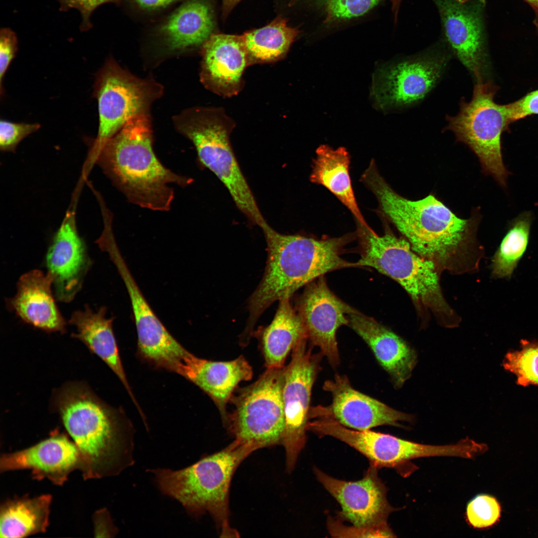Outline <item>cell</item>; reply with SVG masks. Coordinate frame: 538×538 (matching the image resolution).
<instances>
[{
  "label": "cell",
  "mask_w": 538,
  "mask_h": 538,
  "mask_svg": "<svg viewBox=\"0 0 538 538\" xmlns=\"http://www.w3.org/2000/svg\"><path fill=\"white\" fill-rule=\"evenodd\" d=\"M498 89L490 80L476 82L471 100L462 98L459 113L446 116L445 130L452 132L458 141L474 152L484 173L506 188L510 173L503 161L501 135L510 123L506 105L495 101Z\"/></svg>",
  "instance_id": "ba28073f"
},
{
  "label": "cell",
  "mask_w": 538,
  "mask_h": 538,
  "mask_svg": "<svg viewBox=\"0 0 538 538\" xmlns=\"http://www.w3.org/2000/svg\"><path fill=\"white\" fill-rule=\"evenodd\" d=\"M60 4V10L67 11L70 8L78 10L82 17L80 26L82 31H87L92 27L90 16L99 6L106 3L118 4L121 0H57Z\"/></svg>",
  "instance_id": "8d00e7d4"
},
{
  "label": "cell",
  "mask_w": 538,
  "mask_h": 538,
  "mask_svg": "<svg viewBox=\"0 0 538 538\" xmlns=\"http://www.w3.org/2000/svg\"><path fill=\"white\" fill-rule=\"evenodd\" d=\"M256 450L234 440L223 449L179 470L153 471L163 493L178 501L191 514L208 512L222 534L228 524L229 495L232 477L240 463Z\"/></svg>",
  "instance_id": "5b68a950"
},
{
  "label": "cell",
  "mask_w": 538,
  "mask_h": 538,
  "mask_svg": "<svg viewBox=\"0 0 538 538\" xmlns=\"http://www.w3.org/2000/svg\"><path fill=\"white\" fill-rule=\"evenodd\" d=\"M381 209L418 255L436 265H447L471 244L478 223L475 216L458 217L434 195L410 200L395 191L371 162L361 179Z\"/></svg>",
  "instance_id": "3957f363"
},
{
  "label": "cell",
  "mask_w": 538,
  "mask_h": 538,
  "mask_svg": "<svg viewBox=\"0 0 538 538\" xmlns=\"http://www.w3.org/2000/svg\"><path fill=\"white\" fill-rule=\"evenodd\" d=\"M140 9L156 11L165 8L180 0H131Z\"/></svg>",
  "instance_id": "f35d334b"
},
{
  "label": "cell",
  "mask_w": 538,
  "mask_h": 538,
  "mask_svg": "<svg viewBox=\"0 0 538 538\" xmlns=\"http://www.w3.org/2000/svg\"><path fill=\"white\" fill-rule=\"evenodd\" d=\"M290 297L280 299L271 323L260 333L265 365L267 368H282L286 357L296 344L307 338L305 329Z\"/></svg>",
  "instance_id": "4316f807"
},
{
  "label": "cell",
  "mask_w": 538,
  "mask_h": 538,
  "mask_svg": "<svg viewBox=\"0 0 538 538\" xmlns=\"http://www.w3.org/2000/svg\"><path fill=\"white\" fill-rule=\"evenodd\" d=\"M328 529L333 537L347 538H390L395 537L392 530H370L347 526L343 524L339 518L335 520L330 518L328 520Z\"/></svg>",
  "instance_id": "e575fe53"
},
{
  "label": "cell",
  "mask_w": 538,
  "mask_h": 538,
  "mask_svg": "<svg viewBox=\"0 0 538 538\" xmlns=\"http://www.w3.org/2000/svg\"><path fill=\"white\" fill-rule=\"evenodd\" d=\"M531 5L532 7L538 5V0H524Z\"/></svg>",
  "instance_id": "7bdbcfd3"
},
{
  "label": "cell",
  "mask_w": 538,
  "mask_h": 538,
  "mask_svg": "<svg viewBox=\"0 0 538 538\" xmlns=\"http://www.w3.org/2000/svg\"><path fill=\"white\" fill-rule=\"evenodd\" d=\"M173 122L193 144L200 162L224 184L240 210L260 227L267 222L234 155L230 135L235 123L224 109L189 108L174 116Z\"/></svg>",
  "instance_id": "8992f818"
},
{
  "label": "cell",
  "mask_w": 538,
  "mask_h": 538,
  "mask_svg": "<svg viewBox=\"0 0 538 538\" xmlns=\"http://www.w3.org/2000/svg\"><path fill=\"white\" fill-rule=\"evenodd\" d=\"M535 12V18L534 20V23L536 27L538 30V5L532 7Z\"/></svg>",
  "instance_id": "b9f144b4"
},
{
  "label": "cell",
  "mask_w": 538,
  "mask_h": 538,
  "mask_svg": "<svg viewBox=\"0 0 538 538\" xmlns=\"http://www.w3.org/2000/svg\"><path fill=\"white\" fill-rule=\"evenodd\" d=\"M392 3V10L394 12H398L402 0H390Z\"/></svg>",
  "instance_id": "60d3db41"
},
{
  "label": "cell",
  "mask_w": 538,
  "mask_h": 538,
  "mask_svg": "<svg viewBox=\"0 0 538 538\" xmlns=\"http://www.w3.org/2000/svg\"><path fill=\"white\" fill-rule=\"evenodd\" d=\"M348 319V325L369 346L394 386L402 387L416 365L415 351L393 331L355 309Z\"/></svg>",
  "instance_id": "603a6c76"
},
{
  "label": "cell",
  "mask_w": 538,
  "mask_h": 538,
  "mask_svg": "<svg viewBox=\"0 0 538 538\" xmlns=\"http://www.w3.org/2000/svg\"><path fill=\"white\" fill-rule=\"evenodd\" d=\"M284 367L269 368L253 383L239 389L223 421L234 440L258 449L282 444Z\"/></svg>",
  "instance_id": "9c48e42d"
},
{
  "label": "cell",
  "mask_w": 538,
  "mask_h": 538,
  "mask_svg": "<svg viewBox=\"0 0 538 538\" xmlns=\"http://www.w3.org/2000/svg\"><path fill=\"white\" fill-rule=\"evenodd\" d=\"M241 0H222L223 16L226 17Z\"/></svg>",
  "instance_id": "ab89813d"
},
{
  "label": "cell",
  "mask_w": 538,
  "mask_h": 538,
  "mask_svg": "<svg viewBox=\"0 0 538 538\" xmlns=\"http://www.w3.org/2000/svg\"><path fill=\"white\" fill-rule=\"evenodd\" d=\"M448 61L446 53L431 50L382 65L373 76L375 107L387 112L418 103L438 83Z\"/></svg>",
  "instance_id": "8fae6325"
},
{
  "label": "cell",
  "mask_w": 538,
  "mask_h": 538,
  "mask_svg": "<svg viewBox=\"0 0 538 538\" xmlns=\"http://www.w3.org/2000/svg\"><path fill=\"white\" fill-rule=\"evenodd\" d=\"M308 339L300 341L292 350L291 359L284 367L282 390L285 426L282 445L285 452L288 472L294 468L307 440L311 391L323 356L307 347Z\"/></svg>",
  "instance_id": "7c38bea8"
},
{
  "label": "cell",
  "mask_w": 538,
  "mask_h": 538,
  "mask_svg": "<svg viewBox=\"0 0 538 538\" xmlns=\"http://www.w3.org/2000/svg\"><path fill=\"white\" fill-rule=\"evenodd\" d=\"M163 88L151 76L140 78L122 68L112 57L97 73L94 96L99 111V128L85 165L91 168L105 143L131 119L149 113L151 104L163 94Z\"/></svg>",
  "instance_id": "30bf717a"
},
{
  "label": "cell",
  "mask_w": 538,
  "mask_h": 538,
  "mask_svg": "<svg viewBox=\"0 0 538 538\" xmlns=\"http://www.w3.org/2000/svg\"><path fill=\"white\" fill-rule=\"evenodd\" d=\"M77 193L47 250L45 264L53 280L56 300L72 301L81 289L92 262L84 240L80 236L76 219Z\"/></svg>",
  "instance_id": "e0dca14e"
},
{
  "label": "cell",
  "mask_w": 538,
  "mask_h": 538,
  "mask_svg": "<svg viewBox=\"0 0 538 538\" xmlns=\"http://www.w3.org/2000/svg\"><path fill=\"white\" fill-rule=\"evenodd\" d=\"M506 106L510 124L527 116L538 114V89Z\"/></svg>",
  "instance_id": "74e56055"
},
{
  "label": "cell",
  "mask_w": 538,
  "mask_h": 538,
  "mask_svg": "<svg viewBox=\"0 0 538 538\" xmlns=\"http://www.w3.org/2000/svg\"><path fill=\"white\" fill-rule=\"evenodd\" d=\"M149 113L129 120L96 156L104 173L132 203L158 211L169 210L175 184L187 187L190 178L175 173L160 161L153 148Z\"/></svg>",
  "instance_id": "6da1fadb"
},
{
  "label": "cell",
  "mask_w": 538,
  "mask_h": 538,
  "mask_svg": "<svg viewBox=\"0 0 538 538\" xmlns=\"http://www.w3.org/2000/svg\"><path fill=\"white\" fill-rule=\"evenodd\" d=\"M323 389L332 398L328 406L310 408L309 418L329 417L343 425L358 430H369L381 425L400 427V422L411 421V415L396 410L354 389L347 377L336 374L325 382Z\"/></svg>",
  "instance_id": "2e32d148"
},
{
  "label": "cell",
  "mask_w": 538,
  "mask_h": 538,
  "mask_svg": "<svg viewBox=\"0 0 538 538\" xmlns=\"http://www.w3.org/2000/svg\"><path fill=\"white\" fill-rule=\"evenodd\" d=\"M299 31L278 17L261 28L242 35L250 64L275 62L286 56Z\"/></svg>",
  "instance_id": "f1b7e54d"
},
{
  "label": "cell",
  "mask_w": 538,
  "mask_h": 538,
  "mask_svg": "<svg viewBox=\"0 0 538 538\" xmlns=\"http://www.w3.org/2000/svg\"><path fill=\"white\" fill-rule=\"evenodd\" d=\"M39 124L16 123L5 120L0 122V148L3 152H14L25 137L38 131Z\"/></svg>",
  "instance_id": "836d02e7"
},
{
  "label": "cell",
  "mask_w": 538,
  "mask_h": 538,
  "mask_svg": "<svg viewBox=\"0 0 538 538\" xmlns=\"http://www.w3.org/2000/svg\"><path fill=\"white\" fill-rule=\"evenodd\" d=\"M382 0H320L326 16L325 23L362 15Z\"/></svg>",
  "instance_id": "d6a6232c"
},
{
  "label": "cell",
  "mask_w": 538,
  "mask_h": 538,
  "mask_svg": "<svg viewBox=\"0 0 538 538\" xmlns=\"http://www.w3.org/2000/svg\"><path fill=\"white\" fill-rule=\"evenodd\" d=\"M447 43L475 82L485 80L487 67L484 0H432Z\"/></svg>",
  "instance_id": "5bb4252c"
},
{
  "label": "cell",
  "mask_w": 538,
  "mask_h": 538,
  "mask_svg": "<svg viewBox=\"0 0 538 538\" xmlns=\"http://www.w3.org/2000/svg\"><path fill=\"white\" fill-rule=\"evenodd\" d=\"M214 9L209 0H184L159 24L156 35L169 54L201 47L214 33Z\"/></svg>",
  "instance_id": "44dd1931"
},
{
  "label": "cell",
  "mask_w": 538,
  "mask_h": 538,
  "mask_svg": "<svg viewBox=\"0 0 538 538\" xmlns=\"http://www.w3.org/2000/svg\"><path fill=\"white\" fill-rule=\"evenodd\" d=\"M18 41L15 33L9 28L0 32V92L2 95V80L17 50Z\"/></svg>",
  "instance_id": "d590c367"
},
{
  "label": "cell",
  "mask_w": 538,
  "mask_h": 538,
  "mask_svg": "<svg viewBox=\"0 0 538 538\" xmlns=\"http://www.w3.org/2000/svg\"><path fill=\"white\" fill-rule=\"evenodd\" d=\"M378 469L370 465L363 477L355 481L333 478L316 467L313 471L317 480L340 505L339 519L360 528L391 530L387 521L396 509L388 501L387 488L379 477Z\"/></svg>",
  "instance_id": "4fadbf2b"
},
{
  "label": "cell",
  "mask_w": 538,
  "mask_h": 538,
  "mask_svg": "<svg viewBox=\"0 0 538 538\" xmlns=\"http://www.w3.org/2000/svg\"><path fill=\"white\" fill-rule=\"evenodd\" d=\"M128 292L137 332L139 350L144 358L172 370L189 354L168 331L154 313L131 274L118 247L109 252Z\"/></svg>",
  "instance_id": "9a60e30c"
},
{
  "label": "cell",
  "mask_w": 538,
  "mask_h": 538,
  "mask_svg": "<svg viewBox=\"0 0 538 538\" xmlns=\"http://www.w3.org/2000/svg\"><path fill=\"white\" fill-rule=\"evenodd\" d=\"M261 228L267 242L268 258L263 277L249 301V316L243 331L248 336L274 302L290 297L297 289L328 272L356 267L355 263L341 257L353 235L317 240L280 234L267 222Z\"/></svg>",
  "instance_id": "7a4b0ae2"
},
{
  "label": "cell",
  "mask_w": 538,
  "mask_h": 538,
  "mask_svg": "<svg viewBox=\"0 0 538 538\" xmlns=\"http://www.w3.org/2000/svg\"><path fill=\"white\" fill-rule=\"evenodd\" d=\"M503 366L517 377V383L538 386V342L521 341V349L508 352Z\"/></svg>",
  "instance_id": "4dcf8cb0"
},
{
  "label": "cell",
  "mask_w": 538,
  "mask_h": 538,
  "mask_svg": "<svg viewBox=\"0 0 538 538\" xmlns=\"http://www.w3.org/2000/svg\"><path fill=\"white\" fill-rule=\"evenodd\" d=\"M354 308L338 298L322 276L307 284L299 302L298 313L309 345L318 347L332 367L340 363L336 332L348 325Z\"/></svg>",
  "instance_id": "ac0fdd59"
},
{
  "label": "cell",
  "mask_w": 538,
  "mask_h": 538,
  "mask_svg": "<svg viewBox=\"0 0 538 538\" xmlns=\"http://www.w3.org/2000/svg\"><path fill=\"white\" fill-rule=\"evenodd\" d=\"M178 374L205 392L219 410L223 421L228 411L227 404L238 385L253 377L251 366L241 355L229 361H214L198 358L192 354Z\"/></svg>",
  "instance_id": "cb8c5ba5"
},
{
  "label": "cell",
  "mask_w": 538,
  "mask_h": 538,
  "mask_svg": "<svg viewBox=\"0 0 538 538\" xmlns=\"http://www.w3.org/2000/svg\"><path fill=\"white\" fill-rule=\"evenodd\" d=\"M200 80L209 90L223 97L243 89L244 72L250 62L241 35L212 34L201 47Z\"/></svg>",
  "instance_id": "ffe728a7"
},
{
  "label": "cell",
  "mask_w": 538,
  "mask_h": 538,
  "mask_svg": "<svg viewBox=\"0 0 538 538\" xmlns=\"http://www.w3.org/2000/svg\"><path fill=\"white\" fill-rule=\"evenodd\" d=\"M500 515L499 503L494 497L489 495H478L467 505V521L475 529L492 526L499 520Z\"/></svg>",
  "instance_id": "1f68e13d"
},
{
  "label": "cell",
  "mask_w": 538,
  "mask_h": 538,
  "mask_svg": "<svg viewBox=\"0 0 538 538\" xmlns=\"http://www.w3.org/2000/svg\"><path fill=\"white\" fill-rule=\"evenodd\" d=\"M359 226L356 235L360 258L355 263L356 267L374 268L396 280L415 301L448 312L433 261L417 254L407 240L391 232L379 236L371 228Z\"/></svg>",
  "instance_id": "52a82bcc"
},
{
  "label": "cell",
  "mask_w": 538,
  "mask_h": 538,
  "mask_svg": "<svg viewBox=\"0 0 538 538\" xmlns=\"http://www.w3.org/2000/svg\"><path fill=\"white\" fill-rule=\"evenodd\" d=\"M296 0H293V1L294 2L295 1H296Z\"/></svg>",
  "instance_id": "ee69618b"
},
{
  "label": "cell",
  "mask_w": 538,
  "mask_h": 538,
  "mask_svg": "<svg viewBox=\"0 0 538 538\" xmlns=\"http://www.w3.org/2000/svg\"><path fill=\"white\" fill-rule=\"evenodd\" d=\"M56 404L79 451L85 479L117 474L132 462L133 446L123 437L111 411L87 387L67 385L57 396Z\"/></svg>",
  "instance_id": "277c9868"
},
{
  "label": "cell",
  "mask_w": 538,
  "mask_h": 538,
  "mask_svg": "<svg viewBox=\"0 0 538 538\" xmlns=\"http://www.w3.org/2000/svg\"><path fill=\"white\" fill-rule=\"evenodd\" d=\"M106 314L105 307L95 312L88 305L84 310L73 312L69 323L76 327L77 333L72 336L81 341L107 364L134 401L119 355L113 330V318H107Z\"/></svg>",
  "instance_id": "d4e9b609"
},
{
  "label": "cell",
  "mask_w": 538,
  "mask_h": 538,
  "mask_svg": "<svg viewBox=\"0 0 538 538\" xmlns=\"http://www.w3.org/2000/svg\"><path fill=\"white\" fill-rule=\"evenodd\" d=\"M310 181L321 185L334 194L352 213L359 225L371 228L357 204L349 174L350 156L343 147L336 149L325 144L316 151Z\"/></svg>",
  "instance_id": "484cf974"
},
{
  "label": "cell",
  "mask_w": 538,
  "mask_h": 538,
  "mask_svg": "<svg viewBox=\"0 0 538 538\" xmlns=\"http://www.w3.org/2000/svg\"><path fill=\"white\" fill-rule=\"evenodd\" d=\"M50 495L9 500L0 508V537L23 538L45 532L49 523Z\"/></svg>",
  "instance_id": "83f0119b"
},
{
  "label": "cell",
  "mask_w": 538,
  "mask_h": 538,
  "mask_svg": "<svg viewBox=\"0 0 538 538\" xmlns=\"http://www.w3.org/2000/svg\"><path fill=\"white\" fill-rule=\"evenodd\" d=\"M53 280L38 269L22 275L16 294L7 299L8 308L24 322L48 332L65 330L66 321L55 302Z\"/></svg>",
  "instance_id": "7402d4cb"
},
{
  "label": "cell",
  "mask_w": 538,
  "mask_h": 538,
  "mask_svg": "<svg viewBox=\"0 0 538 538\" xmlns=\"http://www.w3.org/2000/svg\"><path fill=\"white\" fill-rule=\"evenodd\" d=\"M81 458L74 442L64 434L55 433L36 444L22 450L3 454L0 471L28 469L32 478H47L62 485L74 470H81Z\"/></svg>",
  "instance_id": "d6986e66"
},
{
  "label": "cell",
  "mask_w": 538,
  "mask_h": 538,
  "mask_svg": "<svg viewBox=\"0 0 538 538\" xmlns=\"http://www.w3.org/2000/svg\"><path fill=\"white\" fill-rule=\"evenodd\" d=\"M533 218L531 211H524L508 224L492 261L494 277L510 278L512 275L527 249Z\"/></svg>",
  "instance_id": "f546056e"
}]
</instances>
